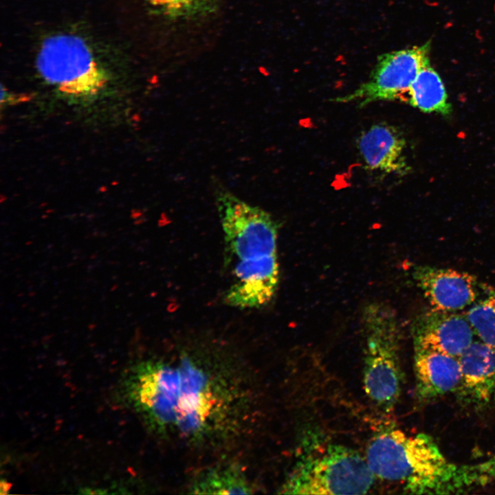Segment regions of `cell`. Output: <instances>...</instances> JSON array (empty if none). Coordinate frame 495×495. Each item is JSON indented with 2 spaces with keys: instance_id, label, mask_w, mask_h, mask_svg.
I'll return each instance as SVG.
<instances>
[{
  "instance_id": "obj_6",
  "label": "cell",
  "mask_w": 495,
  "mask_h": 495,
  "mask_svg": "<svg viewBox=\"0 0 495 495\" xmlns=\"http://www.w3.org/2000/svg\"><path fill=\"white\" fill-rule=\"evenodd\" d=\"M215 197L227 247L238 261L277 255L278 225L270 213L222 187Z\"/></svg>"
},
{
  "instance_id": "obj_2",
  "label": "cell",
  "mask_w": 495,
  "mask_h": 495,
  "mask_svg": "<svg viewBox=\"0 0 495 495\" xmlns=\"http://www.w3.org/2000/svg\"><path fill=\"white\" fill-rule=\"evenodd\" d=\"M365 458L375 477L400 484L411 494L461 493L483 483L479 463L448 461L434 439L424 433L382 432L370 441Z\"/></svg>"
},
{
  "instance_id": "obj_3",
  "label": "cell",
  "mask_w": 495,
  "mask_h": 495,
  "mask_svg": "<svg viewBox=\"0 0 495 495\" xmlns=\"http://www.w3.org/2000/svg\"><path fill=\"white\" fill-rule=\"evenodd\" d=\"M280 488L287 494H364L375 478L366 459L341 444L311 439Z\"/></svg>"
},
{
  "instance_id": "obj_7",
  "label": "cell",
  "mask_w": 495,
  "mask_h": 495,
  "mask_svg": "<svg viewBox=\"0 0 495 495\" xmlns=\"http://www.w3.org/2000/svg\"><path fill=\"white\" fill-rule=\"evenodd\" d=\"M430 42L378 56L368 79L352 92L333 99L360 107L377 101H406L410 87L421 69L430 65Z\"/></svg>"
},
{
  "instance_id": "obj_5",
  "label": "cell",
  "mask_w": 495,
  "mask_h": 495,
  "mask_svg": "<svg viewBox=\"0 0 495 495\" xmlns=\"http://www.w3.org/2000/svg\"><path fill=\"white\" fill-rule=\"evenodd\" d=\"M36 67L42 78L59 91L81 96L104 88L109 74L92 44L85 37L59 32L45 38L39 46Z\"/></svg>"
},
{
  "instance_id": "obj_4",
  "label": "cell",
  "mask_w": 495,
  "mask_h": 495,
  "mask_svg": "<svg viewBox=\"0 0 495 495\" xmlns=\"http://www.w3.org/2000/svg\"><path fill=\"white\" fill-rule=\"evenodd\" d=\"M362 319L364 392L375 406L388 412L395 407L402 390L398 320L390 306L380 302L368 303Z\"/></svg>"
},
{
  "instance_id": "obj_11",
  "label": "cell",
  "mask_w": 495,
  "mask_h": 495,
  "mask_svg": "<svg viewBox=\"0 0 495 495\" xmlns=\"http://www.w3.org/2000/svg\"><path fill=\"white\" fill-rule=\"evenodd\" d=\"M458 359L461 401L478 408L488 404L495 397V347L474 340Z\"/></svg>"
},
{
  "instance_id": "obj_9",
  "label": "cell",
  "mask_w": 495,
  "mask_h": 495,
  "mask_svg": "<svg viewBox=\"0 0 495 495\" xmlns=\"http://www.w3.org/2000/svg\"><path fill=\"white\" fill-rule=\"evenodd\" d=\"M413 347L459 358L474 342L476 333L466 317L431 307L419 313L411 323Z\"/></svg>"
},
{
  "instance_id": "obj_8",
  "label": "cell",
  "mask_w": 495,
  "mask_h": 495,
  "mask_svg": "<svg viewBox=\"0 0 495 495\" xmlns=\"http://www.w3.org/2000/svg\"><path fill=\"white\" fill-rule=\"evenodd\" d=\"M412 275L431 307L446 311L468 310L489 287L474 275L452 268L420 265Z\"/></svg>"
},
{
  "instance_id": "obj_14",
  "label": "cell",
  "mask_w": 495,
  "mask_h": 495,
  "mask_svg": "<svg viewBox=\"0 0 495 495\" xmlns=\"http://www.w3.org/2000/svg\"><path fill=\"white\" fill-rule=\"evenodd\" d=\"M406 102L425 113L446 116L452 111L443 82L430 64L421 69L412 81Z\"/></svg>"
},
{
  "instance_id": "obj_16",
  "label": "cell",
  "mask_w": 495,
  "mask_h": 495,
  "mask_svg": "<svg viewBox=\"0 0 495 495\" xmlns=\"http://www.w3.org/2000/svg\"><path fill=\"white\" fill-rule=\"evenodd\" d=\"M465 314L476 336L495 347V286L489 285L484 295Z\"/></svg>"
},
{
  "instance_id": "obj_15",
  "label": "cell",
  "mask_w": 495,
  "mask_h": 495,
  "mask_svg": "<svg viewBox=\"0 0 495 495\" xmlns=\"http://www.w3.org/2000/svg\"><path fill=\"white\" fill-rule=\"evenodd\" d=\"M196 494H248L254 487L245 472L236 465H222L197 475L189 487Z\"/></svg>"
},
{
  "instance_id": "obj_10",
  "label": "cell",
  "mask_w": 495,
  "mask_h": 495,
  "mask_svg": "<svg viewBox=\"0 0 495 495\" xmlns=\"http://www.w3.org/2000/svg\"><path fill=\"white\" fill-rule=\"evenodd\" d=\"M277 255L238 261L233 269L234 280L225 300L237 308H258L274 297L279 282Z\"/></svg>"
},
{
  "instance_id": "obj_13",
  "label": "cell",
  "mask_w": 495,
  "mask_h": 495,
  "mask_svg": "<svg viewBox=\"0 0 495 495\" xmlns=\"http://www.w3.org/2000/svg\"><path fill=\"white\" fill-rule=\"evenodd\" d=\"M414 348L416 393L430 401L456 390L461 380L458 358L433 350Z\"/></svg>"
},
{
  "instance_id": "obj_1",
  "label": "cell",
  "mask_w": 495,
  "mask_h": 495,
  "mask_svg": "<svg viewBox=\"0 0 495 495\" xmlns=\"http://www.w3.org/2000/svg\"><path fill=\"white\" fill-rule=\"evenodd\" d=\"M123 390L151 429L189 443L230 437L248 402L245 385L230 368L186 354L138 363Z\"/></svg>"
},
{
  "instance_id": "obj_12",
  "label": "cell",
  "mask_w": 495,
  "mask_h": 495,
  "mask_svg": "<svg viewBox=\"0 0 495 495\" xmlns=\"http://www.w3.org/2000/svg\"><path fill=\"white\" fill-rule=\"evenodd\" d=\"M357 143L366 169L399 176L408 173L406 141L395 126L375 124L360 134Z\"/></svg>"
},
{
  "instance_id": "obj_17",
  "label": "cell",
  "mask_w": 495,
  "mask_h": 495,
  "mask_svg": "<svg viewBox=\"0 0 495 495\" xmlns=\"http://www.w3.org/2000/svg\"><path fill=\"white\" fill-rule=\"evenodd\" d=\"M217 0H144L156 12L172 20H192L210 14Z\"/></svg>"
}]
</instances>
